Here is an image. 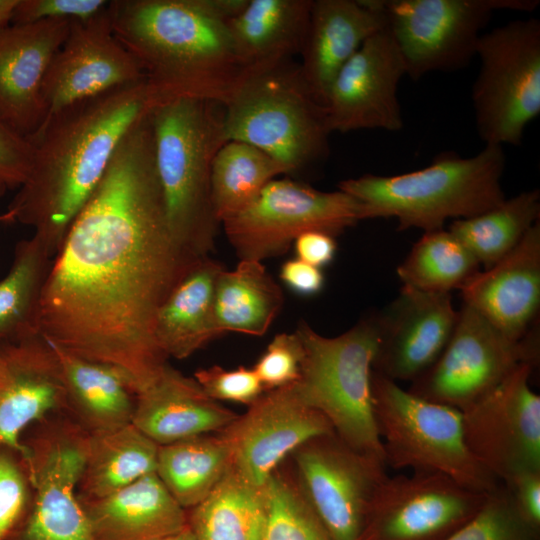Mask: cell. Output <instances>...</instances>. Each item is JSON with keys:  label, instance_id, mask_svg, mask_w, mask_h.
<instances>
[{"label": "cell", "instance_id": "6da1fadb", "mask_svg": "<svg viewBox=\"0 0 540 540\" xmlns=\"http://www.w3.org/2000/svg\"><path fill=\"white\" fill-rule=\"evenodd\" d=\"M199 259L170 232L148 113L120 141L54 256L39 332L120 370L137 394L168 363L155 339L159 308Z\"/></svg>", "mask_w": 540, "mask_h": 540}, {"label": "cell", "instance_id": "7a4b0ae2", "mask_svg": "<svg viewBox=\"0 0 540 540\" xmlns=\"http://www.w3.org/2000/svg\"><path fill=\"white\" fill-rule=\"evenodd\" d=\"M159 100L146 78L67 107L31 137L30 172L0 223L34 229L53 256L127 132Z\"/></svg>", "mask_w": 540, "mask_h": 540}, {"label": "cell", "instance_id": "3957f363", "mask_svg": "<svg viewBox=\"0 0 540 540\" xmlns=\"http://www.w3.org/2000/svg\"><path fill=\"white\" fill-rule=\"evenodd\" d=\"M248 0H116L113 32L140 64L159 102L225 103L247 69L228 21Z\"/></svg>", "mask_w": 540, "mask_h": 540}, {"label": "cell", "instance_id": "277c9868", "mask_svg": "<svg viewBox=\"0 0 540 540\" xmlns=\"http://www.w3.org/2000/svg\"><path fill=\"white\" fill-rule=\"evenodd\" d=\"M504 149L485 145L476 155L445 151L426 167L392 176L364 174L338 188L359 200L366 219L395 218L399 230L443 229L448 219H465L505 200L501 186Z\"/></svg>", "mask_w": 540, "mask_h": 540}, {"label": "cell", "instance_id": "5b68a950", "mask_svg": "<svg viewBox=\"0 0 540 540\" xmlns=\"http://www.w3.org/2000/svg\"><path fill=\"white\" fill-rule=\"evenodd\" d=\"M150 120L170 232L187 253L207 257L219 224L211 201V168L225 143L223 105L177 98L157 104Z\"/></svg>", "mask_w": 540, "mask_h": 540}, {"label": "cell", "instance_id": "8992f818", "mask_svg": "<svg viewBox=\"0 0 540 540\" xmlns=\"http://www.w3.org/2000/svg\"><path fill=\"white\" fill-rule=\"evenodd\" d=\"M223 139L255 146L288 174L325 160L331 134L326 107L292 60L245 70L223 104Z\"/></svg>", "mask_w": 540, "mask_h": 540}, {"label": "cell", "instance_id": "52a82bcc", "mask_svg": "<svg viewBox=\"0 0 540 540\" xmlns=\"http://www.w3.org/2000/svg\"><path fill=\"white\" fill-rule=\"evenodd\" d=\"M296 333L303 348L295 382L301 398L326 417L344 443L385 463L372 393L380 337L377 314L336 337L322 336L304 321Z\"/></svg>", "mask_w": 540, "mask_h": 540}, {"label": "cell", "instance_id": "ba28073f", "mask_svg": "<svg viewBox=\"0 0 540 540\" xmlns=\"http://www.w3.org/2000/svg\"><path fill=\"white\" fill-rule=\"evenodd\" d=\"M372 393L386 466L442 474L480 493L500 485L468 449L460 410L423 399L374 371Z\"/></svg>", "mask_w": 540, "mask_h": 540}, {"label": "cell", "instance_id": "9c48e42d", "mask_svg": "<svg viewBox=\"0 0 540 540\" xmlns=\"http://www.w3.org/2000/svg\"><path fill=\"white\" fill-rule=\"evenodd\" d=\"M471 91L476 128L485 145L518 146L540 114V21L516 19L482 33Z\"/></svg>", "mask_w": 540, "mask_h": 540}, {"label": "cell", "instance_id": "30bf717a", "mask_svg": "<svg viewBox=\"0 0 540 540\" xmlns=\"http://www.w3.org/2000/svg\"><path fill=\"white\" fill-rule=\"evenodd\" d=\"M89 441L90 435L63 411L23 433L32 498L18 540H94L77 496Z\"/></svg>", "mask_w": 540, "mask_h": 540}, {"label": "cell", "instance_id": "8fae6325", "mask_svg": "<svg viewBox=\"0 0 540 540\" xmlns=\"http://www.w3.org/2000/svg\"><path fill=\"white\" fill-rule=\"evenodd\" d=\"M387 28L416 81L431 72L469 65L493 12H530L537 0H381Z\"/></svg>", "mask_w": 540, "mask_h": 540}, {"label": "cell", "instance_id": "7c38bea8", "mask_svg": "<svg viewBox=\"0 0 540 540\" xmlns=\"http://www.w3.org/2000/svg\"><path fill=\"white\" fill-rule=\"evenodd\" d=\"M365 219L363 204L344 191L324 192L276 178L247 208L221 223L240 260L261 262L282 255L305 232L335 237Z\"/></svg>", "mask_w": 540, "mask_h": 540}, {"label": "cell", "instance_id": "4fadbf2b", "mask_svg": "<svg viewBox=\"0 0 540 540\" xmlns=\"http://www.w3.org/2000/svg\"><path fill=\"white\" fill-rule=\"evenodd\" d=\"M539 360L536 325L512 341L463 303L452 335L434 364L411 382V393L461 412L487 394L514 368Z\"/></svg>", "mask_w": 540, "mask_h": 540}, {"label": "cell", "instance_id": "5bb4252c", "mask_svg": "<svg viewBox=\"0 0 540 540\" xmlns=\"http://www.w3.org/2000/svg\"><path fill=\"white\" fill-rule=\"evenodd\" d=\"M296 484L331 540H360L386 464L344 443L335 433L293 453Z\"/></svg>", "mask_w": 540, "mask_h": 540}, {"label": "cell", "instance_id": "9a60e30c", "mask_svg": "<svg viewBox=\"0 0 540 540\" xmlns=\"http://www.w3.org/2000/svg\"><path fill=\"white\" fill-rule=\"evenodd\" d=\"M533 368L518 365L462 411L468 449L499 481L540 470V396L529 385Z\"/></svg>", "mask_w": 540, "mask_h": 540}, {"label": "cell", "instance_id": "2e32d148", "mask_svg": "<svg viewBox=\"0 0 540 540\" xmlns=\"http://www.w3.org/2000/svg\"><path fill=\"white\" fill-rule=\"evenodd\" d=\"M486 495L438 473L387 476L360 540H443L478 510Z\"/></svg>", "mask_w": 540, "mask_h": 540}, {"label": "cell", "instance_id": "e0dca14e", "mask_svg": "<svg viewBox=\"0 0 540 540\" xmlns=\"http://www.w3.org/2000/svg\"><path fill=\"white\" fill-rule=\"evenodd\" d=\"M145 78L114 35L109 3L87 20H70L68 35L44 77L40 127L71 105Z\"/></svg>", "mask_w": 540, "mask_h": 540}, {"label": "cell", "instance_id": "ac0fdd59", "mask_svg": "<svg viewBox=\"0 0 540 540\" xmlns=\"http://www.w3.org/2000/svg\"><path fill=\"white\" fill-rule=\"evenodd\" d=\"M220 433L230 446L232 470L249 484L265 488L288 454L334 430L293 383L265 391Z\"/></svg>", "mask_w": 540, "mask_h": 540}, {"label": "cell", "instance_id": "d6986e66", "mask_svg": "<svg viewBox=\"0 0 540 540\" xmlns=\"http://www.w3.org/2000/svg\"><path fill=\"white\" fill-rule=\"evenodd\" d=\"M405 65L388 28L368 38L335 77L326 100L331 133L403 127L397 90Z\"/></svg>", "mask_w": 540, "mask_h": 540}, {"label": "cell", "instance_id": "ffe728a7", "mask_svg": "<svg viewBox=\"0 0 540 540\" xmlns=\"http://www.w3.org/2000/svg\"><path fill=\"white\" fill-rule=\"evenodd\" d=\"M379 346L373 371L392 381L419 377L438 359L458 318L451 293L402 286L398 296L377 314Z\"/></svg>", "mask_w": 540, "mask_h": 540}, {"label": "cell", "instance_id": "44dd1931", "mask_svg": "<svg viewBox=\"0 0 540 540\" xmlns=\"http://www.w3.org/2000/svg\"><path fill=\"white\" fill-rule=\"evenodd\" d=\"M64 410L62 371L51 344L41 334L0 343V445L24 454L23 433Z\"/></svg>", "mask_w": 540, "mask_h": 540}, {"label": "cell", "instance_id": "7402d4cb", "mask_svg": "<svg viewBox=\"0 0 540 540\" xmlns=\"http://www.w3.org/2000/svg\"><path fill=\"white\" fill-rule=\"evenodd\" d=\"M70 20L47 19L0 31V121L29 138L43 121L42 85Z\"/></svg>", "mask_w": 540, "mask_h": 540}, {"label": "cell", "instance_id": "603a6c76", "mask_svg": "<svg viewBox=\"0 0 540 540\" xmlns=\"http://www.w3.org/2000/svg\"><path fill=\"white\" fill-rule=\"evenodd\" d=\"M473 308L512 341L536 325L540 306V222L503 259L480 270L461 290Z\"/></svg>", "mask_w": 540, "mask_h": 540}, {"label": "cell", "instance_id": "cb8c5ba5", "mask_svg": "<svg viewBox=\"0 0 540 540\" xmlns=\"http://www.w3.org/2000/svg\"><path fill=\"white\" fill-rule=\"evenodd\" d=\"M387 27L381 0H313L300 72L325 106L341 68L372 35Z\"/></svg>", "mask_w": 540, "mask_h": 540}, {"label": "cell", "instance_id": "d4e9b609", "mask_svg": "<svg viewBox=\"0 0 540 540\" xmlns=\"http://www.w3.org/2000/svg\"><path fill=\"white\" fill-rule=\"evenodd\" d=\"M237 416L210 398L194 378L167 363L136 394L132 424L160 446L220 432Z\"/></svg>", "mask_w": 540, "mask_h": 540}, {"label": "cell", "instance_id": "484cf974", "mask_svg": "<svg viewBox=\"0 0 540 540\" xmlns=\"http://www.w3.org/2000/svg\"><path fill=\"white\" fill-rule=\"evenodd\" d=\"M80 502L94 540H159L188 526L185 509L155 472L106 497Z\"/></svg>", "mask_w": 540, "mask_h": 540}, {"label": "cell", "instance_id": "4316f807", "mask_svg": "<svg viewBox=\"0 0 540 540\" xmlns=\"http://www.w3.org/2000/svg\"><path fill=\"white\" fill-rule=\"evenodd\" d=\"M51 346L62 371L64 412L77 425L96 436L132 423L136 393L120 370Z\"/></svg>", "mask_w": 540, "mask_h": 540}, {"label": "cell", "instance_id": "83f0119b", "mask_svg": "<svg viewBox=\"0 0 540 540\" xmlns=\"http://www.w3.org/2000/svg\"><path fill=\"white\" fill-rule=\"evenodd\" d=\"M223 269L208 256L199 259L160 306L155 339L167 358L185 359L221 335L215 318L214 293Z\"/></svg>", "mask_w": 540, "mask_h": 540}, {"label": "cell", "instance_id": "f1b7e54d", "mask_svg": "<svg viewBox=\"0 0 540 540\" xmlns=\"http://www.w3.org/2000/svg\"><path fill=\"white\" fill-rule=\"evenodd\" d=\"M313 0H248L228 21L246 68L292 60L300 55Z\"/></svg>", "mask_w": 540, "mask_h": 540}, {"label": "cell", "instance_id": "f546056e", "mask_svg": "<svg viewBox=\"0 0 540 540\" xmlns=\"http://www.w3.org/2000/svg\"><path fill=\"white\" fill-rule=\"evenodd\" d=\"M158 448L132 423L90 436L77 486L79 500L101 499L155 472Z\"/></svg>", "mask_w": 540, "mask_h": 540}, {"label": "cell", "instance_id": "4dcf8cb0", "mask_svg": "<svg viewBox=\"0 0 540 540\" xmlns=\"http://www.w3.org/2000/svg\"><path fill=\"white\" fill-rule=\"evenodd\" d=\"M283 305V294L260 261L240 260L216 280L215 318L221 334L264 335Z\"/></svg>", "mask_w": 540, "mask_h": 540}, {"label": "cell", "instance_id": "1f68e13d", "mask_svg": "<svg viewBox=\"0 0 540 540\" xmlns=\"http://www.w3.org/2000/svg\"><path fill=\"white\" fill-rule=\"evenodd\" d=\"M231 467V450L220 433L203 434L160 445L155 473L184 508H194Z\"/></svg>", "mask_w": 540, "mask_h": 540}, {"label": "cell", "instance_id": "d6a6232c", "mask_svg": "<svg viewBox=\"0 0 540 540\" xmlns=\"http://www.w3.org/2000/svg\"><path fill=\"white\" fill-rule=\"evenodd\" d=\"M265 488L249 484L230 467L211 493L193 508L188 525L195 539L264 540Z\"/></svg>", "mask_w": 540, "mask_h": 540}, {"label": "cell", "instance_id": "836d02e7", "mask_svg": "<svg viewBox=\"0 0 540 540\" xmlns=\"http://www.w3.org/2000/svg\"><path fill=\"white\" fill-rule=\"evenodd\" d=\"M53 259L34 234L16 245L12 265L0 280V343L40 334L41 299Z\"/></svg>", "mask_w": 540, "mask_h": 540}, {"label": "cell", "instance_id": "e575fe53", "mask_svg": "<svg viewBox=\"0 0 540 540\" xmlns=\"http://www.w3.org/2000/svg\"><path fill=\"white\" fill-rule=\"evenodd\" d=\"M540 218V191L505 198L476 216L454 220L449 231L488 269L509 254Z\"/></svg>", "mask_w": 540, "mask_h": 540}, {"label": "cell", "instance_id": "d590c367", "mask_svg": "<svg viewBox=\"0 0 540 540\" xmlns=\"http://www.w3.org/2000/svg\"><path fill=\"white\" fill-rule=\"evenodd\" d=\"M287 170L264 151L241 141H227L211 168V201L219 223L247 208L262 189Z\"/></svg>", "mask_w": 540, "mask_h": 540}, {"label": "cell", "instance_id": "8d00e7d4", "mask_svg": "<svg viewBox=\"0 0 540 540\" xmlns=\"http://www.w3.org/2000/svg\"><path fill=\"white\" fill-rule=\"evenodd\" d=\"M403 286L425 292L461 290L479 271L472 253L449 231L424 232L397 267Z\"/></svg>", "mask_w": 540, "mask_h": 540}, {"label": "cell", "instance_id": "74e56055", "mask_svg": "<svg viewBox=\"0 0 540 540\" xmlns=\"http://www.w3.org/2000/svg\"><path fill=\"white\" fill-rule=\"evenodd\" d=\"M264 540H331L297 484L276 470L266 484Z\"/></svg>", "mask_w": 540, "mask_h": 540}, {"label": "cell", "instance_id": "f35d334b", "mask_svg": "<svg viewBox=\"0 0 540 540\" xmlns=\"http://www.w3.org/2000/svg\"><path fill=\"white\" fill-rule=\"evenodd\" d=\"M539 529L517 511L504 485L487 493L478 510L443 540H539Z\"/></svg>", "mask_w": 540, "mask_h": 540}, {"label": "cell", "instance_id": "ab89813d", "mask_svg": "<svg viewBox=\"0 0 540 540\" xmlns=\"http://www.w3.org/2000/svg\"><path fill=\"white\" fill-rule=\"evenodd\" d=\"M32 498L30 470L24 454L0 445V540L24 519Z\"/></svg>", "mask_w": 540, "mask_h": 540}, {"label": "cell", "instance_id": "60d3db41", "mask_svg": "<svg viewBox=\"0 0 540 540\" xmlns=\"http://www.w3.org/2000/svg\"><path fill=\"white\" fill-rule=\"evenodd\" d=\"M303 348L296 331L277 334L252 367L264 391L285 387L299 379Z\"/></svg>", "mask_w": 540, "mask_h": 540}, {"label": "cell", "instance_id": "b9f144b4", "mask_svg": "<svg viewBox=\"0 0 540 540\" xmlns=\"http://www.w3.org/2000/svg\"><path fill=\"white\" fill-rule=\"evenodd\" d=\"M194 379L215 401H229L249 406L265 392L253 368L243 366L227 370L213 365L197 370Z\"/></svg>", "mask_w": 540, "mask_h": 540}, {"label": "cell", "instance_id": "7bdbcfd3", "mask_svg": "<svg viewBox=\"0 0 540 540\" xmlns=\"http://www.w3.org/2000/svg\"><path fill=\"white\" fill-rule=\"evenodd\" d=\"M105 0H18L11 24H29L47 19L87 20L101 12Z\"/></svg>", "mask_w": 540, "mask_h": 540}, {"label": "cell", "instance_id": "ee69618b", "mask_svg": "<svg viewBox=\"0 0 540 540\" xmlns=\"http://www.w3.org/2000/svg\"><path fill=\"white\" fill-rule=\"evenodd\" d=\"M34 154L35 148L26 137L0 121V197L24 183Z\"/></svg>", "mask_w": 540, "mask_h": 540}, {"label": "cell", "instance_id": "f6af8a7d", "mask_svg": "<svg viewBox=\"0 0 540 540\" xmlns=\"http://www.w3.org/2000/svg\"><path fill=\"white\" fill-rule=\"evenodd\" d=\"M522 518L540 530V470L518 473L503 481Z\"/></svg>", "mask_w": 540, "mask_h": 540}, {"label": "cell", "instance_id": "bcb514c9", "mask_svg": "<svg viewBox=\"0 0 540 540\" xmlns=\"http://www.w3.org/2000/svg\"><path fill=\"white\" fill-rule=\"evenodd\" d=\"M280 279L291 291L302 296L318 294L324 286L321 269L297 258L281 266Z\"/></svg>", "mask_w": 540, "mask_h": 540}, {"label": "cell", "instance_id": "7dc6e473", "mask_svg": "<svg viewBox=\"0 0 540 540\" xmlns=\"http://www.w3.org/2000/svg\"><path fill=\"white\" fill-rule=\"evenodd\" d=\"M293 243L297 259L320 269L334 259L337 250L334 236L322 231L305 232Z\"/></svg>", "mask_w": 540, "mask_h": 540}, {"label": "cell", "instance_id": "c3c4849f", "mask_svg": "<svg viewBox=\"0 0 540 540\" xmlns=\"http://www.w3.org/2000/svg\"><path fill=\"white\" fill-rule=\"evenodd\" d=\"M18 0H0V31L11 25L14 8Z\"/></svg>", "mask_w": 540, "mask_h": 540}, {"label": "cell", "instance_id": "681fc988", "mask_svg": "<svg viewBox=\"0 0 540 540\" xmlns=\"http://www.w3.org/2000/svg\"><path fill=\"white\" fill-rule=\"evenodd\" d=\"M159 540H196L189 525L183 530Z\"/></svg>", "mask_w": 540, "mask_h": 540}]
</instances>
